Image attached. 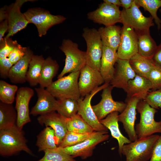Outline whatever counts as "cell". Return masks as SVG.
<instances>
[{
    "label": "cell",
    "instance_id": "6da1fadb",
    "mask_svg": "<svg viewBox=\"0 0 161 161\" xmlns=\"http://www.w3.org/2000/svg\"><path fill=\"white\" fill-rule=\"evenodd\" d=\"M31 155L32 153L28 146L22 130L16 124L0 130V154L3 156H11L21 151Z\"/></svg>",
    "mask_w": 161,
    "mask_h": 161
},
{
    "label": "cell",
    "instance_id": "7a4b0ae2",
    "mask_svg": "<svg viewBox=\"0 0 161 161\" xmlns=\"http://www.w3.org/2000/svg\"><path fill=\"white\" fill-rule=\"evenodd\" d=\"M160 136L153 134L126 144L122 148L121 155L126 157V161H148L151 157Z\"/></svg>",
    "mask_w": 161,
    "mask_h": 161
},
{
    "label": "cell",
    "instance_id": "3957f363",
    "mask_svg": "<svg viewBox=\"0 0 161 161\" xmlns=\"http://www.w3.org/2000/svg\"><path fill=\"white\" fill-rule=\"evenodd\" d=\"M137 110L140 115L139 123L136 125L135 130L138 138L146 137L159 133L161 134V120L156 121L154 119L156 109L151 107L145 100H140Z\"/></svg>",
    "mask_w": 161,
    "mask_h": 161
},
{
    "label": "cell",
    "instance_id": "277c9868",
    "mask_svg": "<svg viewBox=\"0 0 161 161\" xmlns=\"http://www.w3.org/2000/svg\"><path fill=\"white\" fill-rule=\"evenodd\" d=\"M80 74V71L70 73L53 82L46 89L58 99L70 98L78 100L81 96L78 85Z\"/></svg>",
    "mask_w": 161,
    "mask_h": 161
},
{
    "label": "cell",
    "instance_id": "5b68a950",
    "mask_svg": "<svg viewBox=\"0 0 161 161\" xmlns=\"http://www.w3.org/2000/svg\"><path fill=\"white\" fill-rule=\"evenodd\" d=\"M59 48L64 53L66 59L64 66L58 79L67 73L80 71L86 64V52L80 50L77 44L69 39H64Z\"/></svg>",
    "mask_w": 161,
    "mask_h": 161
},
{
    "label": "cell",
    "instance_id": "8992f818",
    "mask_svg": "<svg viewBox=\"0 0 161 161\" xmlns=\"http://www.w3.org/2000/svg\"><path fill=\"white\" fill-rule=\"evenodd\" d=\"M24 13L29 23L35 25L40 37L46 35L51 27L66 19L62 15H52L49 11L39 7L29 9Z\"/></svg>",
    "mask_w": 161,
    "mask_h": 161
},
{
    "label": "cell",
    "instance_id": "52a82bcc",
    "mask_svg": "<svg viewBox=\"0 0 161 161\" xmlns=\"http://www.w3.org/2000/svg\"><path fill=\"white\" fill-rule=\"evenodd\" d=\"M82 36L87 46L86 64L100 71L103 45L98 30L84 28Z\"/></svg>",
    "mask_w": 161,
    "mask_h": 161
},
{
    "label": "cell",
    "instance_id": "ba28073f",
    "mask_svg": "<svg viewBox=\"0 0 161 161\" xmlns=\"http://www.w3.org/2000/svg\"><path fill=\"white\" fill-rule=\"evenodd\" d=\"M139 8L134 0L130 8L121 11L120 23L132 28L136 33L149 30L154 26L152 17L145 16Z\"/></svg>",
    "mask_w": 161,
    "mask_h": 161
},
{
    "label": "cell",
    "instance_id": "9c48e42d",
    "mask_svg": "<svg viewBox=\"0 0 161 161\" xmlns=\"http://www.w3.org/2000/svg\"><path fill=\"white\" fill-rule=\"evenodd\" d=\"M109 85V83H104L85 96L84 99L80 98L78 100L79 108L77 114L95 131L108 132V129L100 123L91 105V99L96 93Z\"/></svg>",
    "mask_w": 161,
    "mask_h": 161
},
{
    "label": "cell",
    "instance_id": "30bf717a",
    "mask_svg": "<svg viewBox=\"0 0 161 161\" xmlns=\"http://www.w3.org/2000/svg\"><path fill=\"white\" fill-rule=\"evenodd\" d=\"M108 132L94 131L83 142L76 145L63 148V150L73 158L80 157L84 159L90 157L96 145L107 140Z\"/></svg>",
    "mask_w": 161,
    "mask_h": 161
},
{
    "label": "cell",
    "instance_id": "8fae6325",
    "mask_svg": "<svg viewBox=\"0 0 161 161\" xmlns=\"http://www.w3.org/2000/svg\"><path fill=\"white\" fill-rule=\"evenodd\" d=\"M121 14L119 7L103 2L96 10L89 13L87 16V18L94 22L107 27L120 23Z\"/></svg>",
    "mask_w": 161,
    "mask_h": 161
},
{
    "label": "cell",
    "instance_id": "7c38bea8",
    "mask_svg": "<svg viewBox=\"0 0 161 161\" xmlns=\"http://www.w3.org/2000/svg\"><path fill=\"white\" fill-rule=\"evenodd\" d=\"M113 88L110 84L104 89L100 102L92 106L94 113L99 121L104 119L112 112H117L121 113L126 107V103L115 101L113 99L112 92Z\"/></svg>",
    "mask_w": 161,
    "mask_h": 161
},
{
    "label": "cell",
    "instance_id": "4fadbf2b",
    "mask_svg": "<svg viewBox=\"0 0 161 161\" xmlns=\"http://www.w3.org/2000/svg\"><path fill=\"white\" fill-rule=\"evenodd\" d=\"M34 94L33 89L27 86L20 87L17 92L15 107L17 114L16 124L21 129L31 121L29 105Z\"/></svg>",
    "mask_w": 161,
    "mask_h": 161
},
{
    "label": "cell",
    "instance_id": "5bb4252c",
    "mask_svg": "<svg viewBox=\"0 0 161 161\" xmlns=\"http://www.w3.org/2000/svg\"><path fill=\"white\" fill-rule=\"evenodd\" d=\"M120 44L117 51L118 58L129 60L138 53L137 35L132 28L125 25L122 27Z\"/></svg>",
    "mask_w": 161,
    "mask_h": 161
},
{
    "label": "cell",
    "instance_id": "9a60e30c",
    "mask_svg": "<svg viewBox=\"0 0 161 161\" xmlns=\"http://www.w3.org/2000/svg\"><path fill=\"white\" fill-rule=\"evenodd\" d=\"M104 83L99 71L86 64L80 71L78 85L81 96H86Z\"/></svg>",
    "mask_w": 161,
    "mask_h": 161
},
{
    "label": "cell",
    "instance_id": "2e32d148",
    "mask_svg": "<svg viewBox=\"0 0 161 161\" xmlns=\"http://www.w3.org/2000/svg\"><path fill=\"white\" fill-rule=\"evenodd\" d=\"M140 100L135 97L127 98L125 108L118 115V121L122 123L129 139L131 142L138 139L134 126L136 119L137 106Z\"/></svg>",
    "mask_w": 161,
    "mask_h": 161
},
{
    "label": "cell",
    "instance_id": "e0dca14e",
    "mask_svg": "<svg viewBox=\"0 0 161 161\" xmlns=\"http://www.w3.org/2000/svg\"><path fill=\"white\" fill-rule=\"evenodd\" d=\"M30 0H16L8 7L7 20L8 24V33L5 37L10 38L19 31L25 28L29 24L24 13L20 10L21 8L25 3Z\"/></svg>",
    "mask_w": 161,
    "mask_h": 161
},
{
    "label": "cell",
    "instance_id": "ac0fdd59",
    "mask_svg": "<svg viewBox=\"0 0 161 161\" xmlns=\"http://www.w3.org/2000/svg\"><path fill=\"white\" fill-rule=\"evenodd\" d=\"M67 118L55 111L40 115L37 119L39 124L49 127L54 130L55 140L58 147L68 131Z\"/></svg>",
    "mask_w": 161,
    "mask_h": 161
},
{
    "label": "cell",
    "instance_id": "d6986e66",
    "mask_svg": "<svg viewBox=\"0 0 161 161\" xmlns=\"http://www.w3.org/2000/svg\"><path fill=\"white\" fill-rule=\"evenodd\" d=\"M113 79L110 84L113 87L123 89L126 92L129 81L133 79L136 74L131 67L129 60L118 58Z\"/></svg>",
    "mask_w": 161,
    "mask_h": 161
},
{
    "label": "cell",
    "instance_id": "ffe728a7",
    "mask_svg": "<svg viewBox=\"0 0 161 161\" xmlns=\"http://www.w3.org/2000/svg\"><path fill=\"white\" fill-rule=\"evenodd\" d=\"M37 100L30 114L34 116L44 114L55 111L57 100L46 89L41 87L35 88Z\"/></svg>",
    "mask_w": 161,
    "mask_h": 161
},
{
    "label": "cell",
    "instance_id": "44dd1931",
    "mask_svg": "<svg viewBox=\"0 0 161 161\" xmlns=\"http://www.w3.org/2000/svg\"><path fill=\"white\" fill-rule=\"evenodd\" d=\"M118 58L117 51L103 46L100 71L104 83L110 84L113 79L115 70L114 65Z\"/></svg>",
    "mask_w": 161,
    "mask_h": 161
},
{
    "label": "cell",
    "instance_id": "7402d4cb",
    "mask_svg": "<svg viewBox=\"0 0 161 161\" xmlns=\"http://www.w3.org/2000/svg\"><path fill=\"white\" fill-rule=\"evenodd\" d=\"M34 54L28 47L25 55L11 68L8 78L12 83H23L26 81V77L30 61Z\"/></svg>",
    "mask_w": 161,
    "mask_h": 161
},
{
    "label": "cell",
    "instance_id": "603a6c76",
    "mask_svg": "<svg viewBox=\"0 0 161 161\" xmlns=\"http://www.w3.org/2000/svg\"><path fill=\"white\" fill-rule=\"evenodd\" d=\"M151 89L152 84L148 79L136 75L128 82L126 92L127 98L135 97L140 100H144Z\"/></svg>",
    "mask_w": 161,
    "mask_h": 161
},
{
    "label": "cell",
    "instance_id": "cb8c5ba5",
    "mask_svg": "<svg viewBox=\"0 0 161 161\" xmlns=\"http://www.w3.org/2000/svg\"><path fill=\"white\" fill-rule=\"evenodd\" d=\"M118 115L117 112H112L100 121L110 131L112 137L117 141L119 146L118 152L121 155L123 145L131 143V141L123 135L120 130L118 124Z\"/></svg>",
    "mask_w": 161,
    "mask_h": 161
},
{
    "label": "cell",
    "instance_id": "d4e9b609",
    "mask_svg": "<svg viewBox=\"0 0 161 161\" xmlns=\"http://www.w3.org/2000/svg\"><path fill=\"white\" fill-rule=\"evenodd\" d=\"M122 30L120 26L115 25L100 27L98 31L103 45L117 51L120 42Z\"/></svg>",
    "mask_w": 161,
    "mask_h": 161
},
{
    "label": "cell",
    "instance_id": "484cf974",
    "mask_svg": "<svg viewBox=\"0 0 161 161\" xmlns=\"http://www.w3.org/2000/svg\"><path fill=\"white\" fill-rule=\"evenodd\" d=\"M136 33L138 39V53L145 58L152 59L157 46L151 35L150 30Z\"/></svg>",
    "mask_w": 161,
    "mask_h": 161
},
{
    "label": "cell",
    "instance_id": "4316f807",
    "mask_svg": "<svg viewBox=\"0 0 161 161\" xmlns=\"http://www.w3.org/2000/svg\"><path fill=\"white\" fill-rule=\"evenodd\" d=\"M59 66L57 61L49 56L44 62L39 84L42 88H47L53 82L52 79L58 73Z\"/></svg>",
    "mask_w": 161,
    "mask_h": 161
},
{
    "label": "cell",
    "instance_id": "83f0119b",
    "mask_svg": "<svg viewBox=\"0 0 161 161\" xmlns=\"http://www.w3.org/2000/svg\"><path fill=\"white\" fill-rule=\"evenodd\" d=\"M129 62L136 75L147 78L155 64L152 59L145 58L138 53L130 58Z\"/></svg>",
    "mask_w": 161,
    "mask_h": 161
},
{
    "label": "cell",
    "instance_id": "f1b7e54d",
    "mask_svg": "<svg viewBox=\"0 0 161 161\" xmlns=\"http://www.w3.org/2000/svg\"><path fill=\"white\" fill-rule=\"evenodd\" d=\"M45 59L42 55H33L29 64L26 81L31 86L39 84L43 64Z\"/></svg>",
    "mask_w": 161,
    "mask_h": 161
},
{
    "label": "cell",
    "instance_id": "f546056e",
    "mask_svg": "<svg viewBox=\"0 0 161 161\" xmlns=\"http://www.w3.org/2000/svg\"><path fill=\"white\" fill-rule=\"evenodd\" d=\"M16 111L12 104L0 102V130L11 127L16 124Z\"/></svg>",
    "mask_w": 161,
    "mask_h": 161
},
{
    "label": "cell",
    "instance_id": "4dcf8cb0",
    "mask_svg": "<svg viewBox=\"0 0 161 161\" xmlns=\"http://www.w3.org/2000/svg\"><path fill=\"white\" fill-rule=\"evenodd\" d=\"M36 145L38 151L56 148L58 146L53 129L50 127H46L37 136Z\"/></svg>",
    "mask_w": 161,
    "mask_h": 161
},
{
    "label": "cell",
    "instance_id": "1f68e13d",
    "mask_svg": "<svg viewBox=\"0 0 161 161\" xmlns=\"http://www.w3.org/2000/svg\"><path fill=\"white\" fill-rule=\"evenodd\" d=\"M79 108L78 100L70 98L57 99L56 111L67 119L77 114Z\"/></svg>",
    "mask_w": 161,
    "mask_h": 161
},
{
    "label": "cell",
    "instance_id": "d6a6232c",
    "mask_svg": "<svg viewBox=\"0 0 161 161\" xmlns=\"http://www.w3.org/2000/svg\"><path fill=\"white\" fill-rule=\"evenodd\" d=\"M67 128L68 131L79 134L90 133L95 131L78 114L67 119Z\"/></svg>",
    "mask_w": 161,
    "mask_h": 161
},
{
    "label": "cell",
    "instance_id": "836d02e7",
    "mask_svg": "<svg viewBox=\"0 0 161 161\" xmlns=\"http://www.w3.org/2000/svg\"><path fill=\"white\" fill-rule=\"evenodd\" d=\"M138 7H143L145 11L148 12L157 25L159 30L161 28V20L158 16L157 11L161 7V0H134Z\"/></svg>",
    "mask_w": 161,
    "mask_h": 161
},
{
    "label": "cell",
    "instance_id": "e575fe53",
    "mask_svg": "<svg viewBox=\"0 0 161 161\" xmlns=\"http://www.w3.org/2000/svg\"><path fill=\"white\" fill-rule=\"evenodd\" d=\"M44 152V156L37 161H76L60 147L47 150Z\"/></svg>",
    "mask_w": 161,
    "mask_h": 161
},
{
    "label": "cell",
    "instance_id": "d590c367",
    "mask_svg": "<svg viewBox=\"0 0 161 161\" xmlns=\"http://www.w3.org/2000/svg\"><path fill=\"white\" fill-rule=\"evenodd\" d=\"M18 86L8 83L3 80H0V100L5 103L12 104L15 94L18 89Z\"/></svg>",
    "mask_w": 161,
    "mask_h": 161
},
{
    "label": "cell",
    "instance_id": "8d00e7d4",
    "mask_svg": "<svg viewBox=\"0 0 161 161\" xmlns=\"http://www.w3.org/2000/svg\"><path fill=\"white\" fill-rule=\"evenodd\" d=\"M92 132L79 134L68 131L58 147L64 148L77 145L87 139L91 135Z\"/></svg>",
    "mask_w": 161,
    "mask_h": 161
},
{
    "label": "cell",
    "instance_id": "74e56055",
    "mask_svg": "<svg viewBox=\"0 0 161 161\" xmlns=\"http://www.w3.org/2000/svg\"><path fill=\"white\" fill-rule=\"evenodd\" d=\"M18 44L16 40H13L10 37L3 38L0 40V58H8Z\"/></svg>",
    "mask_w": 161,
    "mask_h": 161
},
{
    "label": "cell",
    "instance_id": "f35d334b",
    "mask_svg": "<svg viewBox=\"0 0 161 161\" xmlns=\"http://www.w3.org/2000/svg\"><path fill=\"white\" fill-rule=\"evenodd\" d=\"M148 79L151 83L152 91L161 90V66L155 63Z\"/></svg>",
    "mask_w": 161,
    "mask_h": 161
},
{
    "label": "cell",
    "instance_id": "ab89813d",
    "mask_svg": "<svg viewBox=\"0 0 161 161\" xmlns=\"http://www.w3.org/2000/svg\"><path fill=\"white\" fill-rule=\"evenodd\" d=\"M144 100L151 107L156 109H161V90L148 92Z\"/></svg>",
    "mask_w": 161,
    "mask_h": 161
},
{
    "label": "cell",
    "instance_id": "60d3db41",
    "mask_svg": "<svg viewBox=\"0 0 161 161\" xmlns=\"http://www.w3.org/2000/svg\"><path fill=\"white\" fill-rule=\"evenodd\" d=\"M28 48L23 47L18 44L8 57L11 63L13 65L18 62L25 55Z\"/></svg>",
    "mask_w": 161,
    "mask_h": 161
},
{
    "label": "cell",
    "instance_id": "b9f144b4",
    "mask_svg": "<svg viewBox=\"0 0 161 161\" xmlns=\"http://www.w3.org/2000/svg\"><path fill=\"white\" fill-rule=\"evenodd\" d=\"M13 65L8 58H0V75L1 78H8L9 71Z\"/></svg>",
    "mask_w": 161,
    "mask_h": 161
},
{
    "label": "cell",
    "instance_id": "7bdbcfd3",
    "mask_svg": "<svg viewBox=\"0 0 161 161\" xmlns=\"http://www.w3.org/2000/svg\"><path fill=\"white\" fill-rule=\"evenodd\" d=\"M150 161H161V134L154 146Z\"/></svg>",
    "mask_w": 161,
    "mask_h": 161
},
{
    "label": "cell",
    "instance_id": "ee69618b",
    "mask_svg": "<svg viewBox=\"0 0 161 161\" xmlns=\"http://www.w3.org/2000/svg\"><path fill=\"white\" fill-rule=\"evenodd\" d=\"M152 60L155 63L161 66V42L157 46Z\"/></svg>",
    "mask_w": 161,
    "mask_h": 161
},
{
    "label": "cell",
    "instance_id": "f6af8a7d",
    "mask_svg": "<svg viewBox=\"0 0 161 161\" xmlns=\"http://www.w3.org/2000/svg\"><path fill=\"white\" fill-rule=\"evenodd\" d=\"M8 30V24L7 19L0 22V40H1L7 31Z\"/></svg>",
    "mask_w": 161,
    "mask_h": 161
},
{
    "label": "cell",
    "instance_id": "bcb514c9",
    "mask_svg": "<svg viewBox=\"0 0 161 161\" xmlns=\"http://www.w3.org/2000/svg\"><path fill=\"white\" fill-rule=\"evenodd\" d=\"M8 7L5 6L0 9V22L3 21L7 19Z\"/></svg>",
    "mask_w": 161,
    "mask_h": 161
},
{
    "label": "cell",
    "instance_id": "7dc6e473",
    "mask_svg": "<svg viewBox=\"0 0 161 161\" xmlns=\"http://www.w3.org/2000/svg\"><path fill=\"white\" fill-rule=\"evenodd\" d=\"M121 6L124 9H128L132 6L134 0H120Z\"/></svg>",
    "mask_w": 161,
    "mask_h": 161
},
{
    "label": "cell",
    "instance_id": "c3c4849f",
    "mask_svg": "<svg viewBox=\"0 0 161 161\" xmlns=\"http://www.w3.org/2000/svg\"><path fill=\"white\" fill-rule=\"evenodd\" d=\"M103 2L114 5L118 7L121 6L120 0H104Z\"/></svg>",
    "mask_w": 161,
    "mask_h": 161
},
{
    "label": "cell",
    "instance_id": "681fc988",
    "mask_svg": "<svg viewBox=\"0 0 161 161\" xmlns=\"http://www.w3.org/2000/svg\"><path fill=\"white\" fill-rule=\"evenodd\" d=\"M160 12L161 13V9H160Z\"/></svg>",
    "mask_w": 161,
    "mask_h": 161
}]
</instances>
